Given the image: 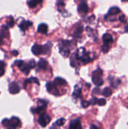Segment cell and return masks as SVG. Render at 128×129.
<instances>
[{
	"instance_id": "1",
	"label": "cell",
	"mask_w": 128,
	"mask_h": 129,
	"mask_svg": "<svg viewBox=\"0 0 128 129\" xmlns=\"http://www.w3.org/2000/svg\"><path fill=\"white\" fill-rule=\"evenodd\" d=\"M102 76H103V70L100 68L96 70L93 73L92 81H93V83L97 87L101 86L103 84V79L102 78Z\"/></svg>"
},
{
	"instance_id": "2",
	"label": "cell",
	"mask_w": 128,
	"mask_h": 129,
	"mask_svg": "<svg viewBox=\"0 0 128 129\" xmlns=\"http://www.w3.org/2000/svg\"><path fill=\"white\" fill-rule=\"evenodd\" d=\"M47 104H48V101L45 100H38L37 102V107L35 109H32V113H39L40 115L45 113V111L47 108Z\"/></svg>"
},
{
	"instance_id": "3",
	"label": "cell",
	"mask_w": 128,
	"mask_h": 129,
	"mask_svg": "<svg viewBox=\"0 0 128 129\" xmlns=\"http://www.w3.org/2000/svg\"><path fill=\"white\" fill-rule=\"evenodd\" d=\"M20 125V121L17 117L13 116L11 119H8V122L7 125V129H17V127Z\"/></svg>"
},
{
	"instance_id": "4",
	"label": "cell",
	"mask_w": 128,
	"mask_h": 129,
	"mask_svg": "<svg viewBox=\"0 0 128 129\" xmlns=\"http://www.w3.org/2000/svg\"><path fill=\"white\" fill-rule=\"evenodd\" d=\"M50 122H51V117H50L48 115L45 114V113L41 114V115L39 116L38 119V124H39L41 127H43V128L46 127V126L48 125V123H49Z\"/></svg>"
},
{
	"instance_id": "5",
	"label": "cell",
	"mask_w": 128,
	"mask_h": 129,
	"mask_svg": "<svg viewBox=\"0 0 128 129\" xmlns=\"http://www.w3.org/2000/svg\"><path fill=\"white\" fill-rule=\"evenodd\" d=\"M46 88L48 91L54 95H58V89L57 88V85L53 82H48L46 84Z\"/></svg>"
},
{
	"instance_id": "6",
	"label": "cell",
	"mask_w": 128,
	"mask_h": 129,
	"mask_svg": "<svg viewBox=\"0 0 128 129\" xmlns=\"http://www.w3.org/2000/svg\"><path fill=\"white\" fill-rule=\"evenodd\" d=\"M69 129H82L80 119L78 118V119L72 120L69 123Z\"/></svg>"
},
{
	"instance_id": "7",
	"label": "cell",
	"mask_w": 128,
	"mask_h": 129,
	"mask_svg": "<svg viewBox=\"0 0 128 129\" xmlns=\"http://www.w3.org/2000/svg\"><path fill=\"white\" fill-rule=\"evenodd\" d=\"M20 91V86L18 85V84L16 82H12L10 85H9V92L12 94H15L19 93V91Z\"/></svg>"
},
{
	"instance_id": "8",
	"label": "cell",
	"mask_w": 128,
	"mask_h": 129,
	"mask_svg": "<svg viewBox=\"0 0 128 129\" xmlns=\"http://www.w3.org/2000/svg\"><path fill=\"white\" fill-rule=\"evenodd\" d=\"M32 52L35 55H40V54H43L44 53L43 46L40 45H38V44H35L32 47Z\"/></svg>"
},
{
	"instance_id": "9",
	"label": "cell",
	"mask_w": 128,
	"mask_h": 129,
	"mask_svg": "<svg viewBox=\"0 0 128 129\" xmlns=\"http://www.w3.org/2000/svg\"><path fill=\"white\" fill-rule=\"evenodd\" d=\"M88 10H89V8L87 5L86 2H81L78 6V11L80 14H83V15H85L88 12Z\"/></svg>"
},
{
	"instance_id": "10",
	"label": "cell",
	"mask_w": 128,
	"mask_h": 129,
	"mask_svg": "<svg viewBox=\"0 0 128 129\" xmlns=\"http://www.w3.org/2000/svg\"><path fill=\"white\" fill-rule=\"evenodd\" d=\"M32 25V23L29 20H22L20 22V23L19 24V27L20 28L21 30L23 31H26V29H28L29 27H30Z\"/></svg>"
},
{
	"instance_id": "11",
	"label": "cell",
	"mask_w": 128,
	"mask_h": 129,
	"mask_svg": "<svg viewBox=\"0 0 128 129\" xmlns=\"http://www.w3.org/2000/svg\"><path fill=\"white\" fill-rule=\"evenodd\" d=\"M81 88L78 87V85H76L75 86V89L72 94V98L74 99H77L78 98H81Z\"/></svg>"
},
{
	"instance_id": "12",
	"label": "cell",
	"mask_w": 128,
	"mask_h": 129,
	"mask_svg": "<svg viewBox=\"0 0 128 129\" xmlns=\"http://www.w3.org/2000/svg\"><path fill=\"white\" fill-rule=\"evenodd\" d=\"M48 26L46 23H41L38 26V32L41 34H46L48 32Z\"/></svg>"
},
{
	"instance_id": "13",
	"label": "cell",
	"mask_w": 128,
	"mask_h": 129,
	"mask_svg": "<svg viewBox=\"0 0 128 129\" xmlns=\"http://www.w3.org/2000/svg\"><path fill=\"white\" fill-rule=\"evenodd\" d=\"M54 83L56 85H60V86H64L66 85V81L61 78V77H57L54 79Z\"/></svg>"
},
{
	"instance_id": "14",
	"label": "cell",
	"mask_w": 128,
	"mask_h": 129,
	"mask_svg": "<svg viewBox=\"0 0 128 129\" xmlns=\"http://www.w3.org/2000/svg\"><path fill=\"white\" fill-rule=\"evenodd\" d=\"M103 40L105 44H108L109 45V43H112L113 42V37L110 34L106 33L103 36Z\"/></svg>"
},
{
	"instance_id": "15",
	"label": "cell",
	"mask_w": 128,
	"mask_h": 129,
	"mask_svg": "<svg viewBox=\"0 0 128 129\" xmlns=\"http://www.w3.org/2000/svg\"><path fill=\"white\" fill-rule=\"evenodd\" d=\"M48 67V62L45 59H41L38 63V68L39 70H46Z\"/></svg>"
},
{
	"instance_id": "16",
	"label": "cell",
	"mask_w": 128,
	"mask_h": 129,
	"mask_svg": "<svg viewBox=\"0 0 128 129\" xmlns=\"http://www.w3.org/2000/svg\"><path fill=\"white\" fill-rule=\"evenodd\" d=\"M121 11V10L118 8V7H112L109 10V13L108 14H110V15H112V16H115L118 14H119Z\"/></svg>"
},
{
	"instance_id": "17",
	"label": "cell",
	"mask_w": 128,
	"mask_h": 129,
	"mask_svg": "<svg viewBox=\"0 0 128 129\" xmlns=\"http://www.w3.org/2000/svg\"><path fill=\"white\" fill-rule=\"evenodd\" d=\"M32 82H34V83H35V84H37V85H39V82H38V79H37V78H35V77H31V78L27 79H26V80H25V82H24V87H26V86L27 85V84H29V83H32Z\"/></svg>"
},
{
	"instance_id": "18",
	"label": "cell",
	"mask_w": 128,
	"mask_h": 129,
	"mask_svg": "<svg viewBox=\"0 0 128 129\" xmlns=\"http://www.w3.org/2000/svg\"><path fill=\"white\" fill-rule=\"evenodd\" d=\"M31 68L29 67V64L28 63H25L22 66V67L20 68V70L25 74V75H28L29 73V71H30Z\"/></svg>"
},
{
	"instance_id": "19",
	"label": "cell",
	"mask_w": 128,
	"mask_h": 129,
	"mask_svg": "<svg viewBox=\"0 0 128 129\" xmlns=\"http://www.w3.org/2000/svg\"><path fill=\"white\" fill-rule=\"evenodd\" d=\"M81 60L82 61L83 63L86 64V63H88L89 62H91L92 60V58L90 57V54H86L81 58Z\"/></svg>"
},
{
	"instance_id": "20",
	"label": "cell",
	"mask_w": 128,
	"mask_h": 129,
	"mask_svg": "<svg viewBox=\"0 0 128 129\" xmlns=\"http://www.w3.org/2000/svg\"><path fill=\"white\" fill-rule=\"evenodd\" d=\"M85 49L84 48H81L78 50L77 53H76V58L78 60H81V58L85 54Z\"/></svg>"
},
{
	"instance_id": "21",
	"label": "cell",
	"mask_w": 128,
	"mask_h": 129,
	"mask_svg": "<svg viewBox=\"0 0 128 129\" xmlns=\"http://www.w3.org/2000/svg\"><path fill=\"white\" fill-rule=\"evenodd\" d=\"M8 26H2L1 30V36L2 37H8Z\"/></svg>"
},
{
	"instance_id": "22",
	"label": "cell",
	"mask_w": 128,
	"mask_h": 129,
	"mask_svg": "<svg viewBox=\"0 0 128 129\" xmlns=\"http://www.w3.org/2000/svg\"><path fill=\"white\" fill-rule=\"evenodd\" d=\"M103 94V96L104 97H106V98H108V97H109V96H111L112 95V91L109 88H104L103 89V93H102Z\"/></svg>"
},
{
	"instance_id": "23",
	"label": "cell",
	"mask_w": 128,
	"mask_h": 129,
	"mask_svg": "<svg viewBox=\"0 0 128 129\" xmlns=\"http://www.w3.org/2000/svg\"><path fill=\"white\" fill-rule=\"evenodd\" d=\"M57 6H58V10L60 12H63V8L65 7V3L63 2V0H58L57 1Z\"/></svg>"
},
{
	"instance_id": "24",
	"label": "cell",
	"mask_w": 128,
	"mask_h": 129,
	"mask_svg": "<svg viewBox=\"0 0 128 129\" xmlns=\"http://www.w3.org/2000/svg\"><path fill=\"white\" fill-rule=\"evenodd\" d=\"M51 48V42H48L46 45H43V48H44V54H47L48 53H49L50 50Z\"/></svg>"
},
{
	"instance_id": "25",
	"label": "cell",
	"mask_w": 128,
	"mask_h": 129,
	"mask_svg": "<svg viewBox=\"0 0 128 129\" xmlns=\"http://www.w3.org/2000/svg\"><path fill=\"white\" fill-rule=\"evenodd\" d=\"M82 31H83V27L81 26L80 27H78V28L76 29V30L73 33V36L74 37H78V36H80L81 34V33H82Z\"/></svg>"
},
{
	"instance_id": "26",
	"label": "cell",
	"mask_w": 128,
	"mask_h": 129,
	"mask_svg": "<svg viewBox=\"0 0 128 129\" xmlns=\"http://www.w3.org/2000/svg\"><path fill=\"white\" fill-rule=\"evenodd\" d=\"M5 63L0 60V76H2L5 73Z\"/></svg>"
},
{
	"instance_id": "27",
	"label": "cell",
	"mask_w": 128,
	"mask_h": 129,
	"mask_svg": "<svg viewBox=\"0 0 128 129\" xmlns=\"http://www.w3.org/2000/svg\"><path fill=\"white\" fill-rule=\"evenodd\" d=\"M14 25V20L13 17L11 16V17H9V18L7 21V26L11 28V27H13Z\"/></svg>"
},
{
	"instance_id": "28",
	"label": "cell",
	"mask_w": 128,
	"mask_h": 129,
	"mask_svg": "<svg viewBox=\"0 0 128 129\" xmlns=\"http://www.w3.org/2000/svg\"><path fill=\"white\" fill-rule=\"evenodd\" d=\"M65 122H66V119H63V118H61V119H59L58 120H57L55 124L57 126H62V125H63L65 124Z\"/></svg>"
},
{
	"instance_id": "29",
	"label": "cell",
	"mask_w": 128,
	"mask_h": 129,
	"mask_svg": "<svg viewBox=\"0 0 128 129\" xmlns=\"http://www.w3.org/2000/svg\"><path fill=\"white\" fill-rule=\"evenodd\" d=\"M102 51L103 53H107L109 51V45L108 44H104L102 46Z\"/></svg>"
},
{
	"instance_id": "30",
	"label": "cell",
	"mask_w": 128,
	"mask_h": 129,
	"mask_svg": "<svg viewBox=\"0 0 128 129\" xmlns=\"http://www.w3.org/2000/svg\"><path fill=\"white\" fill-rule=\"evenodd\" d=\"M14 64L17 67H19L20 69L22 67V66L24 64V62L23 61V60H16L15 62H14Z\"/></svg>"
},
{
	"instance_id": "31",
	"label": "cell",
	"mask_w": 128,
	"mask_h": 129,
	"mask_svg": "<svg viewBox=\"0 0 128 129\" xmlns=\"http://www.w3.org/2000/svg\"><path fill=\"white\" fill-rule=\"evenodd\" d=\"M97 104H98L100 106H104V105H106V99H104V98H100V99H98Z\"/></svg>"
},
{
	"instance_id": "32",
	"label": "cell",
	"mask_w": 128,
	"mask_h": 129,
	"mask_svg": "<svg viewBox=\"0 0 128 129\" xmlns=\"http://www.w3.org/2000/svg\"><path fill=\"white\" fill-rule=\"evenodd\" d=\"M28 5H29V8H33L36 7L37 4H36L34 1H32V0H29V1L28 2Z\"/></svg>"
},
{
	"instance_id": "33",
	"label": "cell",
	"mask_w": 128,
	"mask_h": 129,
	"mask_svg": "<svg viewBox=\"0 0 128 129\" xmlns=\"http://www.w3.org/2000/svg\"><path fill=\"white\" fill-rule=\"evenodd\" d=\"M28 64H29V67H30L31 69L34 68V67H35V65H36V63H35V61L34 60H30L29 61Z\"/></svg>"
},
{
	"instance_id": "34",
	"label": "cell",
	"mask_w": 128,
	"mask_h": 129,
	"mask_svg": "<svg viewBox=\"0 0 128 129\" xmlns=\"http://www.w3.org/2000/svg\"><path fill=\"white\" fill-rule=\"evenodd\" d=\"M90 104H91V105H95V104H97V102H98V100H97V98H93L90 101Z\"/></svg>"
},
{
	"instance_id": "35",
	"label": "cell",
	"mask_w": 128,
	"mask_h": 129,
	"mask_svg": "<svg viewBox=\"0 0 128 129\" xmlns=\"http://www.w3.org/2000/svg\"><path fill=\"white\" fill-rule=\"evenodd\" d=\"M81 105H82L83 108H87L89 105H91V104H90L89 101H82L81 102Z\"/></svg>"
},
{
	"instance_id": "36",
	"label": "cell",
	"mask_w": 128,
	"mask_h": 129,
	"mask_svg": "<svg viewBox=\"0 0 128 129\" xmlns=\"http://www.w3.org/2000/svg\"><path fill=\"white\" fill-rule=\"evenodd\" d=\"M93 93H94V94H100V88L99 87H96V88L93 90Z\"/></svg>"
},
{
	"instance_id": "37",
	"label": "cell",
	"mask_w": 128,
	"mask_h": 129,
	"mask_svg": "<svg viewBox=\"0 0 128 129\" xmlns=\"http://www.w3.org/2000/svg\"><path fill=\"white\" fill-rule=\"evenodd\" d=\"M124 17H124V15L121 16V17H119V20H120V21H121V22L125 23V22H126V20H125V18H124Z\"/></svg>"
},
{
	"instance_id": "38",
	"label": "cell",
	"mask_w": 128,
	"mask_h": 129,
	"mask_svg": "<svg viewBox=\"0 0 128 129\" xmlns=\"http://www.w3.org/2000/svg\"><path fill=\"white\" fill-rule=\"evenodd\" d=\"M32 1H34L37 5H38V4H41V3H42V2H43V0H32Z\"/></svg>"
},
{
	"instance_id": "39",
	"label": "cell",
	"mask_w": 128,
	"mask_h": 129,
	"mask_svg": "<svg viewBox=\"0 0 128 129\" xmlns=\"http://www.w3.org/2000/svg\"><path fill=\"white\" fill-rule=\"evenodd\" d=\"M12 54H13L14 56H17V55H18V51H16V50H14V51H12Z\"/></svg>"
},
{
	"instance_id": "40",
	"label": "cell",
	"mask_w": 128,
	"mask_h": 129,
	"mask_svg": "<svg viewBox=\"0 0 128 129\" xmlns=\"http://www.w3.org/2000/svg\"><path fill=\"white\" fill-rule=\"evenodd\" d=\"M91 129H99V128H98V127H97V126H96V125H91Z\"/></svg>"
},
{
	"instance_id": "41",
	"label": "cell",
	"mask_w": 128,
	"mask_h": 129,
	"mask_svg": "<svg viewBox=\"0 0 128 129\" xmlns=\"http://www.w3.org/2000/svg\"><path fill=\"white\" fill-rule=\"evenodd\" d=\"M50 129H57V125H56V124L53 125L50 128Z\"/></svg>"
},
{
	"instance_id": "42",
	"label": "cell",
	"mask_w": 128,
	"mask_h": 129,
	"mask_svg": "<svg viewBox=\"0 0 128 129\" xmlns=\"http://www.w3.org/2000/svg\"><path fill=\"white\" fill-rule=\"evenodd\" d=\"M124 32H125V33H128V24L127 25H126L125 27H124Z\"/></svg>"
},
{
	"instance_id": "43",
	"label": "cell",
	"mask_w": 128,
	"mask_h": 129,
	"mask_svg": "<svg viewBox=\"0 0 128 129\" xmlns=\"http://www.w3.org/2000/svg\"><path fill=\"white\" fill-rule=\"evenodd\" d=\"M2 44V36H0V45Z\"/></svg>"
},
{
	"instance_id": "44",
	"label": "cell",
	"mask_w": 128,
	"mask_h": 129,
	"mask_svg": "<svg viewBox=\"0 0 128 129\" xmlns=\"http://www.w3.org/2000/svg\"><path fill=\"white\" fill-rule=\"evenodd\" d=\"M122 2H127L128 0H121Z\"/></svg>"
}]
</instances>
